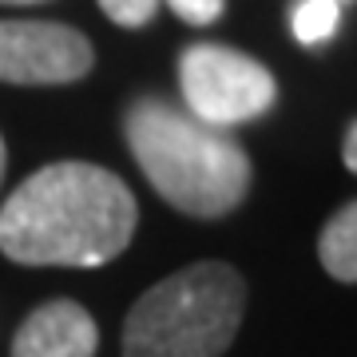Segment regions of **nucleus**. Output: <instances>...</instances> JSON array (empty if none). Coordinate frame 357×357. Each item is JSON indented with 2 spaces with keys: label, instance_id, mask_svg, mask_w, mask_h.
Listing matches in <instances>:
<instances>
[{
  "label": "nucleus",
  "instance_id": "f257e3e1",
  "mask_svg": "<svg viewBox=\"0 0 357 357\" xmlns=\"http://www.w3.org/2000/svg\"><path fill=\"white\" fill-rule=\"evenodd\" d=\"M139 206L128 183L96 163L40 167L0 206V255L20 266H103L128 250Z\"/></svg>",
  "mask_w": 357,
  "mask_h": 357
},
{
  "label": "nucleus",
  "instance_id": "9b49d317",
  "mask_svg": "<svg viewBox=\"0 0 357 357\" xmlns=\"http://www.w3.org/2000/svg\"><path fill=\"white\" fill-rule=\"evenodd\" d=\"M342 159H345V167L357 175V119L349 123V131H345V139H342Z\"/></svg>",
  "mask_w": 357,
  "mask_h": 357
},
{
  "label": "nucleus",
  "instance_id": "ddd939ff",
  "mask_svg": "<svg viewBox=\"0 0 357 357\" xmlns=\"http://www.w3.org/2000/svg\"><path fill=\"white\" fill-rule=\"evenodd\" d=\"M0 4H44V0H0Z\"/></svg>",
  "mask_w": 357,
  "mask_h": 357
},
{
  "label": "nucleus",
  "instance_id": "39448f33",
  "mask_svg": "<svg viewBox=\"0 0 357 357\" xmlns=\"http://www.w3.org/2000/svg\"><path fill=\"white\" fill-rule=\"evenodd\" d=\"M96 64L88 36L56 20H0V84H76Z\"/></svg>",
  "mask_w": 357,
  "mask_h": 357
},
{
  "label": "nucleus",
  "instance_id": "20e7f679",
  "mask_svg": "<svg viewBox=\"0 0 357 357\" xmlns=\"http://www.w3.org/2000/svg\"><path fill=\"white\" fill-rule=\"evenodd\" d=\"M178 88L187 115L218 131L266 115L278 100L270 68L227 44H191L178 60Z\"/></svg>",
  "mask_w": 357,
  "mask_h": 357
},
{
  "label": "nucleus",
  "instance_id": "6e6552de",
  "mask_svg": "<svg viewBox=\"0 0 357 357\" xmlns=\"http://www.w3.org/2000/svg\"><path fill=\"white\" fill-rule=\"evenodd\" d=\"M337 20H342V4L337 0H298L290 24L294 36L302 44H321L337 32Z\"/></svg>",
  "mask_w": 357,
  "mask_h": 357
},
{
  "label": "nucleus",
  "instance_id": "423d86ee",
  "mask_svg": "<svg viewBox=\"0 0 357 357\" xmlns=\"http://www.w3.org/2000/svg\"><path fill=\"white\" fill-rule=\"evenodd\" d=\"M100 330L79 302L56 298L32 310L13 337V357H96Z\"/></svg>",
  "mask_w": 357,
  "mask_h": 357
},
{
  "label": "nucleus",
  "instance_id": "1a4fd4ad",
  "mask_svg": "<svg viewBox=\"0 0 357 357\" xmlns=\"http://www.w3.org/2000/svg\"><path fill=\"white\" fill-rule=\"evenodd\" d=\"M100 8L119 28H143L159 13V0H100Z\"/></svg>",
  "mask_w": 357,
  "mask_h": 357
},
{
  "label": "nucleus",
  "instance_id": "f8f14e48",
  "mask_svg": "<svg viewBox=\"0 0 357 357\" xmlns=\"http://www.w3.org/2000/svg\"><path fill=\"white\" fill-rule=\"evenodd\" d=\"M4 163H8V151H4V139H0V178H4Z\"/></svg>",
  "mask_w": 357,
  "mask_h": 357
},
{
  "label": "nucleus",
  "instance_id": "f03ea898",
  "mask_svg": "<svg viewBox=\"0 0 357 357\" xmlns=\"http://www.w3.org/2000/svg\"><path fill=\"white\" fill-rule=\"evenodd\" d=\"M123 139L143 178L175 211L191 218L230 215L250 191L255 171L243 143H234L227 131L199 123L167 100L143 96L131 103L123 115Z\"/></svg>",
  "mask_w": 357,
  "mask_h": 357
},
{
  "label": "nucleus",
  "instance_id": "9d476101",
  "mask_svg": "<svg viewBox=\"0 0 357 357\" xmlns=\"http://www.w3.org/2000/svg\"><path fill=\"white\" fill-rule=\"evenodd\" d=\"M167 8L178 16V20H187V24H215L218 16L227 13V0H167Z\"/></svg>",
  "mask_w": 357,
  "mask_h": 357
},
{
  "label": "nucleus",
  "instance_id": "0eeeda50",
  "mask_svg": "<svg viewBox=\"0 0 357 357\" xmlns=\"http://www.w3.org/2000/svg\"><path fill=\"white\" fill-rule=\"evenodd\" d=\"M318 258L337 282H357V199L345 203L318 234Z\"/></svg>",
  "mask_w": 357,
  "mask_h": 357
},
{
  "label": "nucleus",
  "instance_id": "7ed1b4c3",
  "mask_svg": "<svg viewBox=\"0 0 357 357\" xmlns=\"http://www.w3.org/2000/svg\"><path fill=\"white\" fill-rule=\"evenodd\" d=\"M246 314V282L227 262H195L155 282L123 321V357H222Z\"/></svg>",
  "mask_w": 357,
  "mask_h": 357
}]
</instances>
